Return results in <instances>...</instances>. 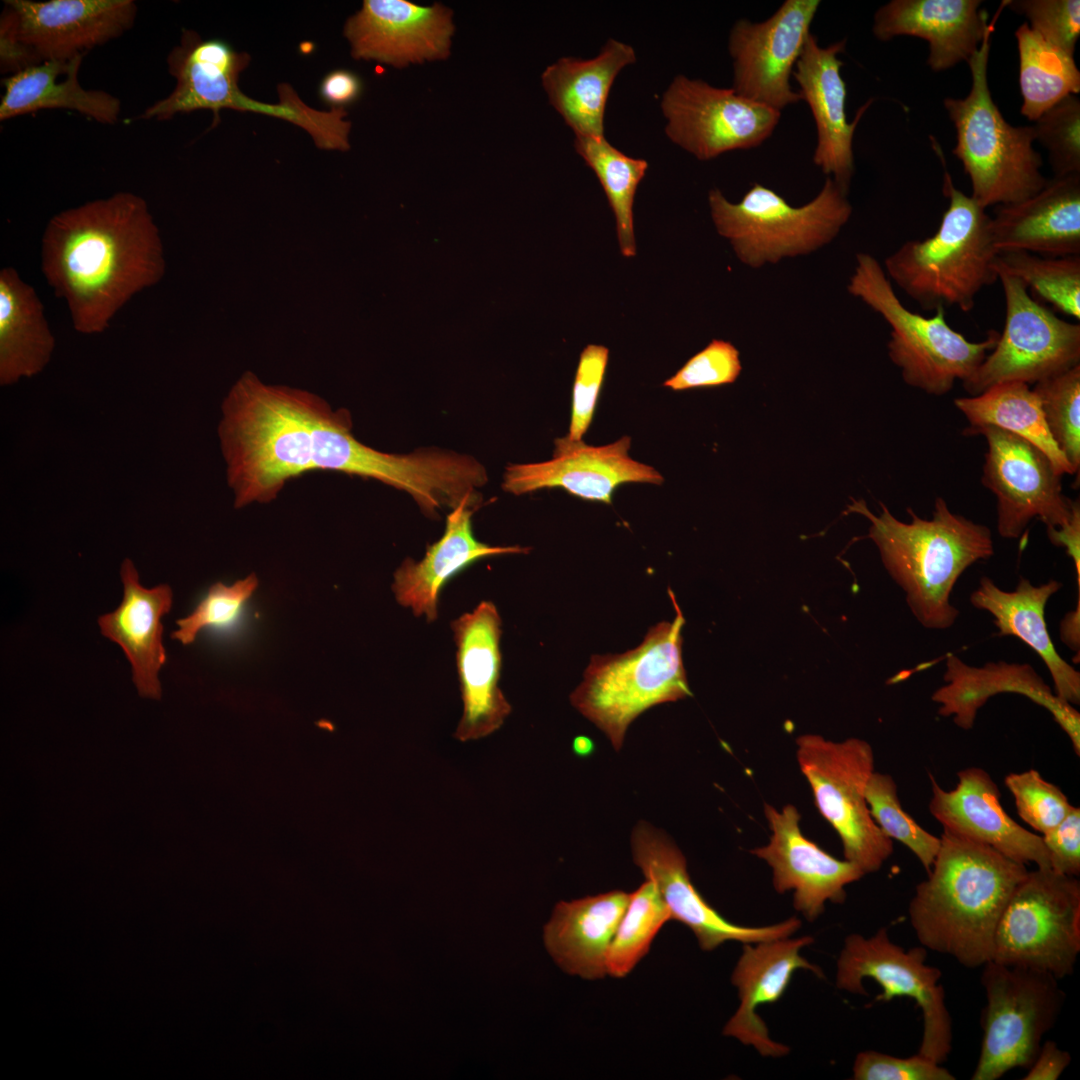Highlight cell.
Here are the masks:
<instances>
[{
	"label": "cell",
	"mask_w": 1080,
	"mask_h": 1080,
	"mask_svg": "<svg viewBox=\"0 0 1080 1080\" xmlns=\"http://www.w3.org/2000/svg\"><path fill=\"white\" fill-rule=\"evenodd\" d=\"M219 435L237 508L274 500L291 480L311 472L374 479L407 492L425 514L454 489L449 452L385 453L352 433L350 413L319 396L266 385L246 372L223 403Z\"/></svg>",
	"instance_id": "cell-1"
},
{
	"label": "cell",
	"mask_w": 1080,
	"mask_h": 1080,
	"mask_svg": "<svg viewBox=\"0 0 1080 1080\" xmlns=\"http://www.w3.org/2000/svg\"><path fill=\"white\" fill-rule=\"evenodd\" d=\"M41 269L66 301L74 329L102 333L134 295L165 275L147 202L121 191L53 215L42 236Z\"/></svg>",
	"instance_id": "cell-2"
},
{
	"label": "cell",
	"mask_w": 1080,
	"mask_h": 1080,
	"mask_svg": "<svg viewBox=\"0 0 1080 1080\" xmlns=\"http://www.w3.org/2000/svg\"><path fill=\"white\" fill-rule=\"evenodd\" d=\"M1028 871L990 846L943 830L908 907L918 941L966 968L982 967L992 960L999 919Z\"/></svg>",
	"instance_id": "cell-3"
},
{
	"label": "cell",
	"mask_w": 1080,
	"mask_h": 1080,
	"mask_svg": "<svg viewBox=\"0 0 1080 1080\" xmlns=\"http://www.w3.org/2000/svg\"><path fill=\"white\" fill-rule=\"evenodd\" d=\"M880 506V515L862 500L853 501L849 510L870 521L868 536L904 591L916 620L927 629L950 628L959 616L950 602L952 590L968 567L994 554L991 530L953 513L941 497L936 498L930 519L908 508L909 523L896 519L883 503Z\"/></svg>",
	"instance_id": "cell-4"
},
{
	"label": "cell",
	"mask_w": 1080,
	"mask_h": 1080,
	"mask_svg": "<svg viewBox=\"0 0 1080 1080\" xmlns=\"http://www.w3.org/2000/svg\"><path fill=\"white\" fill-rule=\"evenodd\" d=\"M947 210L932 236L905 242L884 262L888 276L924 310L974 308L977 294L998 280L991 217L944 173Z\"/></svg>",
	"instance_id": "cell-5"
},
{
	"label": "cell",
	"mask_w": 1080,
	"mask_h": 1080,
	"mask_svg": "<svg viewBox=\"0 0 1080 1080\" xmlns=\"http://www.w3.org/2000/svg\"><path fill=\"white\" fill-rule=\"evenodd\" d=\"M673 621L652 626L642 643L616 655H593L572 706L594 723L619 750L629 725L647 709L691 695L682 657L683 613L673 591Z\"/></svg>",
	"instance_id": "cell-6"
},
{
	"label": "cell",
	"mask_w": 1080,
	"mask_h": 1080,
	"mask_svg": "<svg viewBox=\"0 0 1080 1080\" xmlns=\"http://www.w3.org/2000/svg\"><path fill=\"white\" fill-rule=\"evenodd\" d=\"M992 31L967 61L968 95L944 100L956 129L953 154L970 178L971 197L985 209L1021 201L1047 181L1040 171L1041 155L1033 148V126H1012L992 99L987 74Z\"/></svg>",
	"instance_id": "cell-7"
},
{
	"label": "cell",
	"mask_w": 1080,
	"mask_h": 1080,
	"mask_svg": "<svg viewBox=\"0 0 1080 1080\" xmlns=\"http://www.w3.org/2000/svg\"><path fill=\"white\" fill-rule=\"evenodd\" d=\"M847 289L889 324L891 361L901 369L906 384L928 394L944 395L957 380H967L998 341L1000 333L994 330L982 341H969L950 327L943 308L930 317L907 309L880 263L868 253L856 255Z\"/></svg>",
	"instance_id": "cell-8"
},
{
	"label": "cell",
	"mask_w": 1080,
	"mask_h": 1080,
	"mask_svg": "<svg viewBox=\"0 0 1080 1080\" xmlns=\"http://www.w3.org/2000/svg\"><path fill=\"white\" fill-rule=\"evenodd\" d=\"M708 201L717 232L742 263L755 269L815 252L835 239L852 214L847 194L830 177L800 207L758 183L738 203L717 188L709 191Z\"/></svg>",
	"instance_id": "cell-9"
},
{
	"label": "cell",
	"mask_w": 1080,
	"mask_h": 1080,
	"mask_svg": "<svg viewBox=\"0 0 1080 1080\" xmlns=\"http://www.w3.org/2000/svg\"><path fill=\"white\" fill-rule=\"evenodd\" d=\"M1080 952V882L1051 868H1036L1011 895L996 928L992 960L1073 974Z\"/></svg>",
	"instance_id": "cell-10"
},
{
	"label": "cell",
	"mask_w": 1080,
	"mask_h": 1080,
	"mask_svg": "<svg viewBox=\"0 0 1080 1080\" xmlns=\"http://www.w3.org/2000/svg\"><path fill=\"white\" fill-rule=\"evenodd\" d=\"M982 967L983 1038L971 1079L997 1080L1010 1070L1031 1066L1061 1014L1065 993L1059 979L1047 972L993 960Z\"/></svg>",
	"instance_id": "cell-11"
},
{
	"label": "cell",
	"mask_w": 1080,
	"mask_h": 1080,
	"mask_svg": "<svg viewBox=\"0 0 1080 1080\" xmlns=\"http://www.w3.org/2000/svg\"><path fill=\"white\" fill-rule=\"evenodd\" d=\"M797 760L821 815L838 833L845 859L865 874L875 872L893 853V842L873 820L866 787L874 754L864 740L832 742L818 735L796 740Z\"/></svg>",
	"instance_id": "cell-12"
},
{
	"label": "cell",
	"mask_w": 1080,
	"mask_h": 1080,
	"mask_svg": "<svg viewBox=\"0 0 1080 1080\" xmlns=\"http://www.w3.org/2000/svg\"><path fill=\"white\" fill-rule=\"evenodd\" d=\"M922 945L905 950L893 943L885 927L871 937L853 933L846 937L837 961L836 985L850 993L867 995L865 978L882 988L875 1002L896 997L913 999L922 1013L920 1055L942 1064L952 1050V1018L940 980L942 972L928 965Z\"/></svg>",
	"instance_id": "cell-13"
},
{
	"label": "cell",
	"mask_w": 1080,
	"mask_h": 1080,
	"mask_svg": "<svg viewBox=\"0 0 1080 1080\" xmlns=\"http://www.w3.org/2000/svg\"><path fill=\"white\" fill-rule=\"evenodd\" d=\"M1006 305L998 341L963 383L972 396L1004 382L1037 383L1080 364V325L1056 316L1018 278L996 269Z\"/></svg>",
	"instance_id": "cell-14"
},
{
	"label": "cell",
	"mask_w": 1080,
	"mask_h": 1080,
	"mask_svg": "<svg viewBox=\"0 0 1080 1080\" xmlns=\"http://www.w3.org/2000/svg\"><path fill=\"white\" fill-rule=\"evenodd\" d=\"M964 434H981L986 439L982 483L996 497L997 530L1002 538H1019L1034 518L1047 529L1069 522L1079 501L1063 494L1062 475L1040 449L992 425L969 426Z\"/></svg>",
	"instance_id": "cell-15"
},
{
	"label": "cell",
	"mask_w": 1080,
	"mask_h": 1080,
	"mask_svg": "<svg viewBox=\"0 0 1080 1080\" xmlns=\"http://www.w3.org/2000/svg\"><path fill=\"white\" fill-rule=\"evenodd\" d=\"M661 109L669 139L699 160L760 146L774 132L781 112L749 100L732 88L677 75L663 93Z\"/></svg>",
	"instance_id": "cell-16"
},
{
	"label": "cell",
	"mask_w": 1080,
	"mask_h": 1080,
	"mask_svg": "<svg viewBox=\"0 0 1080 1080\" xmlns=\"http://www.w3.org/2000/svg\"><path fill=\"white\" fill-rule=\"evenodd\" d=\"M820 3L786 0L762 22L740 19L734 23L728 50L736 93L780 112L801 100L790 77Z\"/></svg>",
	"instance_id": "cell-17"
},
{
	"label": "cell",
	"mask_w": 1080,
	"mask_h": 1080,
	"mask_svg": "<svg viewBox=\"0 0 1080 1080\" xmlns=\"http://www.w3.org/2000/svg\"><path fill=\"white\" fill-rule=\"evenodd\" d=\"M631 850L634 863L656 886L671 919L688 927L704 951H712L727 941L744 944L790 937L801 927L796 917L755 927L726 920L693 886L686 859L676 844L644 821L633 828Z\"/></svg>",
	"instance_id": "cell-18"
},
{
	"label": "cell",
	"mask_w": 1080,
	"mask_h": 1080,
	"mask_svg": "<svg viewBox=\"0 0 1080 1080\" xmlns=\"http://www.w3.org/2000/svg\"><path fill=\"white\" fill-rule=\"evenodd\" d=\"M167 63L176 86L168 96L147 107L140 119L164 121L178 113L210 110L214 126L223 109L275 118L281 114L280 104L254 100L241 91L239 75L249 65L250 56L246 52H237L223 39H202L197 32L184 29L180 43L169 53Z\"/></svg>",
	"instance_id": "cell-19"
},
{
	"label": "cell",
	"mask_w": 1080,
	"mask_h": 1080,
	"mask_svg": "<svg viewBox=\"0 0 1080 1080\" xmlns=\"http://www.w3.org/2000/svg\"><path fill=\"white\" fill-rule=\"evenodd\" d=\"M550 460L510 464L502 488L523 495L545 488H562L578 498L611 504L614 491L624 483L661 485L664 477L652 466L629 456L631 438L589 446L566 437L555 440Z\"/></svg>",
	"instance_id": "cell-20"
},
{
	"label": "cell",
	"mask_w": 1080,
	"mask_h": 1080,
	"mask_svg": "<svg viewBox=\"0 0 1080 1080\" xmlns=\"http://www.w3.org/2000/svg\"><path fill=\"white\" fill-rule=\"evenodd\" d=\"M453 33L450 9L406 0H365L344 26L354 58L397 68L447 58Z\"/></svg>",
	"instance_id": "cell-21"
},
{
	"label": "cell",
	"mask_w": 1080,
	"mask_h": 1080,
	"mask_svg": "<svg viewBox=\"0 0 1080 1080\" xmlns=\"http://www.w3.org/2000/svg\"><path fill=\"white\" fill-rule=\"evenodd\" d=\"M764 810L772 835L766 846L752 853L772 868L775 890L792 891L794 908L808 921H814L823 913L827 901L842 903L845 886L862 878L865 872L807 839L799 828L800 814L793 805L778 811L766 804Z\"/></svg>",
	"instance_id": "cell-22"
},
{
	"label": "cell",
	"mask_w": 1080,
	"mask_h": 1080,
	"mask_svg": "<svg viewBox=\"0 0 1080 1080\" xmlns=\"http://www.w3.org/2000/svg\"><path fill=\"white\" fill-rule=\"evenodd\" d=\"M957 777L956 787L947 791L929 773V811L943 830L990 846L1018 863L1050 868L1042 836L1020 826L1006 813L1000 803L999 787L987 771L969 767L957 772Z\"/></svg>",
	"instance_id": "cell-23"
},
{
	"label": "cell",
	"mask_w": 1080,
	"mask_h": 1080,
	"mask_svg": "<svg viewBox=\"0 0 1080 1080\" xmlns=\"http://www.w3.org/2000/svg\"><path fill=\"white\" fill-rule=\"evenodd\" d=\"M845 43L844 39L821 47L817 37L810 33L793 76L799 85L801 100L808 104L816 126L813 162L848 194L854 174V132L872 100L861 106L853 121L848 122L847 89L840 73L843 62L838 57Z\"/></svg>",
	"instance_id": "cell-24"
},
{
	"label": "cell",
	"mask_w": 1080,
	"mask_h": 1080,
	"mask_svg": "<svg viewBox=\"0 0 1080 1080\" xmlns=\"http://www.w3.org/2000/svg\"><path fill=\"white\" fill-rule=\"evenodd\" d=\"M943 679L945 684L933 692L931 700L939 705L938 715L952 717L959 728L972 729L978 711L992 696L1019 694L1045 708L1080 755L1079 712L1060 699L1030 664L998 661L976 667L949 653Z\"/></svg>",
	"instance_id": "cell-25"
},
{
	"label": "cell",
	"mask_w": 1080,
	"mask_h": 1080,
	"mask_svg": "<svg viewBox=\"0 0 1080 1080\" xmlns=\"http://www.w3.org/2000/svg\"><path fill=\"white\" fill-rule=\"evenodd\" d=\"M17 14L20 35L43 61H67L133 26L132 0H6Z\"/></svg>",
	"instance_id": "cell-26"
},
{
	"label": "cell",
	"mask_w": 1080,
	"mask_h": 1080,
	"mask_svg": "<svg viewBox=\"0 0 1080 1080\" xmlns=\"http://www.w3.org/2000/svg\"><path fill=\"white\" fill-rule=\"evenodd\" d=\"M501 618L491 601L451 623L457 647L456 662L463 713L455 738L466 742L490 735L501 727L511 705L499 688Z\"/></svg>",
	"instance_id": "cell-27"
},
{
	"label": "cell",
	"mask_w": 1080,
	"mask_h": 1080,
	"mask_svg": "<svg viewBox=\"0 0 1080 1080\" xmlns=\"http://www.w3.org/2000/svg\"><path fill=\"white\" fill-rule=\"evenodd\" d=\"M813 941L811 936H790L743 944L742 954L731 975L740 1005L724 1026V1036L754 1047L762 1056L776 1058L789 1053L787 1045L770 1037L766 1024L757 1014V1008L778 1002L798 969L809 970L823 977L822 970L800 954Z\"/></svg>",
	"instance_id": "cell-28"
},
{
	"label": "cell",
	"mask_w": 1080,
	"mask_h": 1080,
	"mask_svg": "<svg viewBox=\"0 0 1080 1080\" xmlns=\"http://www.w3.org/2000/svg\"><path fill=\"white\" fill-rule=\"evenodd\" d=\"M991 233L998 252L1080 256V174L1053 177L1033 195L998 205Z\"/></svg>",
	"instance_id": "cell-29"
},
{
	"label": "cell",
	"mask_w": 1080,
	"mask_h": 1080,
	"mask_svg": "<svg viewBox=\"0 0 1080 1080\" xmlns=\"http://www.w3.org/2000/svg\"><path fill=\"white\" fill-rule=\"evenodd\" d=\"M979 0H892L874 15L872 31L882 41L914 36L929 44L927 63L943 71L968 61L993 29Z\"/></svg>",
	"instance_id": "cell-30"
},
{
	"label": "cell",
	"mask_w": 1080,
	"mask_h": 1080,
	"mask_svg": "<svg viewBox=\"0 0 1080 1080\" xmlns=\"http://www.w3.org/2000/svg\"><path fill=\"white\" fill-rule=\"evenodd\" d=\"M479 503L466 500L452 509L442 537L429 545L420 561L405 559L394 573L392 590L397 602L428 622L438 616V599L447 581L473 562L496 555L527 553L528 548L492 546L478 541L472 515Z\"/></svg>",
	"instance_id": "cell-31"
},
{
	"label": "cell",
	"mask_w": 1080,
	"mask_h": 1080,
	"mask_svg": "<svg viewBox=\"0 0 1080 1080\" xmlns=\"http://www.w3.org/2000/svg\"><path fill=\"white\" fill-rule=\"evenodd\" d=\"M121 579L122 602L113 612L100 616L98 625L101 634L117 643L128 658L139 694L159 699L158 673L166 662L161 619L171 610L173 592L167 584L143 587L128 559L122 564Z\"/></svg>",
	"instance_id": "cell-32"
},
{
	"label": "cell",
	"mask_w": 1080,
	"mask_h": 1080,
	"mask_svg": "<svg viewBox=\"0 0 1080 1080\" xmlns=\"http://www.w3.org/2000/svg\"><path fill=\"white\" fill-rule=\"evenodd\" d=\"M1061 587L1056 580L1034 585L1019 577L1016 588L1005 591L983 576L969 600L992 615L999 635L1017 637L1037 653L1051 675L1054 693L1073 706L1080 704V673L1056 651L1045 620L1046 604Z\"/></svg>",
	"instance_id": "cell-33"
},
{
	"label": "cell",
	"mask_w": 1080,
	"mask_h": 1080,
	"mask_svg": "<svg viewBox=\"0 0 1080 1080\" xmlns=\"http://www.w3.org/2000/svg\"><path fill=\"white\" fill-rule=\"evenodd\" d=\"M630 893L613 890L561 901L543 929L544 944L566 973L586 980L607 975V954Z\"/></svg>",
	"instance_id": "cell-34"
},
{
	"label": "cell",
	"mask_w": 1080,
	"mask_h": 1080,
	"mask_svg": "<svg viewBox=\"0 0 1080 1080\" xmlns=\"http://www.w3.org/2000/svg\"><path fill=\"white\" fill-rule=\"evenodd\" d=\"M632 46L609 39L590 59L563 57L548 66L542 84L552 106L575 136L604 137V112L618 73L635 62Z\"/></svg>",
	"instance_id": "cell-35"
},
{
	"label": "cell",
	"mask_w": 1080,
	"mask_h": 1080,
	"mask_svg": "<svg viewBox=\"0 0 1080 1080\" xmlns=\"http://www.w3.org/2000/svg\"><path fill=\"white\" fill-rule=\"evenodd\" d=\"M83 56L43 61L5 77L0 120L44 109H68L102 124H115L121 111L120 100L106 91L81 86L78 73Z\"/></svg>",
	"instance_id": "cell-36"
},
{
	"label": "cell",
	"mask_w": 1080,
	"mask_h": 1080,
	"mask_svg": "<svg viewBox=\"0 0 1080 1080\" xmlns=\"http://www.w3.org/2000/svg\"><path fill=\"white\" fill-rule=\"evenodd\" d=\"M55 338L32 286L12 267L0 271V382L15 383L48 363Z\"/></svg>",
	"instance_id": "cell-37"
},
{
	"label": "cell",
	"mask_w": 1080,
	"mask_h": 1080,
	"mask_svg": "<svg viewBox=\"0 0 1080 1080\" xmlns=\"http://www.w3.org/2000/svg\"><path fill=\"white\" fill-rule=\"evenodd\" d=\"M970 426L992 425L1011 432L1040 449L1057 473L1074 474L1047 427L1035 392L1022 382L996 384L982 393L954 400Z\"/></svg>",
	"instance_id": "cell-38"
},
{
	"label": "cell",
	"mask_w": 1080,
	"mask_h": 1080,
	"mask_svg": "<svg viewBox=\"0 0 1080 1080\" xmlns=\"http://www.w3.org/2000/svg\"><path fill=\"white\" fill-rule=\"evenodd\" d=\"M1019 53L1021 114L1031 121L1080 91L1074 56L1051 44L1023 23L1015 32Z\"/></svg>",
	"instance_id": "cell-39"
},
{
	"label": "cell",
	"mask_w": 1080,
	"mask_h": 1080,
	"mask_svg": "<svg viewBox=\"0 0 1080 1080\" xmlns=\"http://www.w3.org/2000/svg\"><path fill=\"white\" fill-rule=\"evenodd\" d=\"M574 147L603 187L615 216L622 255L635 256L633 204L637 187L648 168L647 161L624 154L605 137L575 136Z\"/></svg>",
	"instance_id": "cell-40"
},
{
	"label": "cell",
	"mask_w": 1080,
	"mask_h": 1080,
	"mask_svg": "<svg viewBox=\"0 0 1080 1080\" xmlns=\"http://www.w3.org/2000/svg\"><path fill=\"white\" fill-rule=\"evenodd\" d=\"M996 269L1021 280L1038 298L1080 319V256L1047 257L1025 251L999 252Z\"/></svg>",
	"instance_id": "cell-41"
},
{
	"label": "cell",
	"mask_w": 1080,
	"mask_h": 1080,
	"mask_svg": "<svg viewBox=\"0 0 1080 1080\" xmlns=\"http://www.w3.org/2000/svg\"><path fill=\"white\" fill-rule=\"evenodd\" d=\"M671 914L654 883L646 881L633 893L610 944L606 970L615 978L626 977L647 955Z\"/></svg>",
	"instance_id": "cell-42"
},
{
	"label": "cell",
	"mask_w": 1080,
	"mask_h": 1080,
	"mask_svg": "<svg viewBox=\"0 0 1080 1080\" xmlns=\"http://www.w3.org/2000/svg\"><path fill=\"white\" fill-rule=\"evenodd\" d=\"M1049 432L1074 474L1080 468V364L1035 383Z\"/></svg>",
	"instance_id": "cell-43"
},
{
	"label": "cell",
	"mask_w": 1080,
	"mask_h": 1080,
	"mask_svg": "<svg viewBox=\"0 0 1080 1080\" xmlns=\"http://www.w3.org/2000/svg\"><path fill=\"white\" fill-rule=\"evenodd\" d=\"M865 795L870 814L882 832L904 844L928 873L939 850L940 837L923 829L902 808L893 778L874 771Z\"/></svg>",
	"instance_id": "cell-44"
},
{
	"label": "cell",
	"mask_w": 1080,
	"mask_h": 1080,
	"mask_svg": "<svg viewBox=\"0 0 1080 1080\" xmlns=\"http://www.w3.org/2000/svg\"><path fill=\"white\" fill-rule=\"evenodd\" d=\"M1032 125L1035 141L1048 152L1054 177L1080 174V101L1069 95Z\"/></svg>",
	"instance_id": "cell-45"
},
{
	"label": "cell",
	"mask_w": 1080,
	"mask_h": 1080,
	"mask_svg": "<svg viewBox=\"0 0 1080 1080\" xmlns=\"http://www.w3.org/2000/svg\"><path fill=\"white\" fill-rule=\"evenodd\" d=\"M258 586L255 574L227 586L218 582L210 586L206 595L188 616L177 620L178 629L171 637L183 645L191 644L203 629H224L234 624L244 606Z\"/></svg>",
	"instance_id": "cell-46"
},
{
	"label": "cell",
	"mask_w": 1080,
	"mask_h": 1080,
	"mask_svg": "<svg viewBox=\"0 0 1080 1080\" xmlns=\"http://www.w3.org/2000/svg\"><path fill=\"white\" fill-rule=\"evenodd\" d=\"M1004 783L1014 797L1020 818L1042 835L1075 807L1058 786L1046 781L1037 770L1010 773Z\"/></svg>",
	"instance_id": "cell-47"
},
{
	"label": "cell",
	"mask_w": 1080,
	"mask_h": 1080,
	"mask_svg": "<svg viewBox=\"0 0 1080 1080\" xmlns=\"http://www.w3.org/2000/svg\"><path fill=\"white\" fill-rule=\"evenodd\" d=\"M741 370L738 349L729 341L713 339L664 381L663 386L685 391L727 385L736 381Z\"/></svg>",
	"instance_id": "cell-48"
},
{
	"label": "cell",
	"mask_w": 1080,
	"mask_h": 1080,
	"mask_svg": "<svg viewBox=\"0 0 1080 1080\" xmlns=\"http://www.w3.org/2000/svg\"><path fill=\"white\" fill-rule=\"evenodd\" d=\"M1005 4L1023 15L1045 40L1074 56L1080 36L1079 0H1016Z\"/></svg>",
	"instance_id": "cell-49"
},
{
	"label": "cell",
	"mask_w": 1080,
	"mask_h": 1080,
	"mask_svg": "<svg viewBox=\"0 0 1080 1080\" xmlns=\"http://www.w3.org/2000/svg\"><path fill=\"white\" fill-rule=\"evenodd\" d=\"M609 360L604 345L588 344L581 352L572 389L570 441H582L592 423Z\"/></svg>",
	"instance_id": "cell-50"
},
{
	"label": "cell",
	"mask_w": 1080,
	"mask_h": 1080,
	"mask_svg": "<svg viewBox=\"0 0 1080 1080\" xmlns=\"http://www.w3.org/2000/svg\"><path fill=\"white\" fill-rule=\"evenodd\" d=\"M855 1080H955L940 1063L919 1053L902 1058L878 1051L857 1054L853 1065Z\"/></svg>",
	"instance_id": "cell-51"
},
{
	"label": "cell",
	"mask_w": 1080,
	"mask_h": 1080,
	"mask_svg": "<svg viewBox=\"0 0 1080 1080\" xmlns=\"http://www.w3.org/2000/svg\"><path fill=\"white\" fill-rule=\"evenodd\" d=\"M1050 868L1066 876L1080 875V809L1073 810L1053 829L1041 835Z\"/></svg>",
	"instance_id": "cell-52"
},
{
	"label": "cell",
	"mask_w": 1080,
	"mask_h": 1080,
	"mask_svg": "<svg viewBox=\"0 0 1080 1080\" xmlns=\"http://www.w3.org/2000/svg\"><path fill=\"white\" fill-rule=\"evenodd\" d=\"M42 61L21 38L16 12L7 4L0 18V67L15 74Z\"/></svg>",
	"instance_id": "cell-53"
},
{
	"label": "cell",
	"mask_w": 1080,
	"mask_h": 1080,
	"mask_svg": "<svg viewBox=\"0 0 1080 1080\" xmlns=\"http://www.w3.org/2000/svg\"><path fill=\"white\" fill-rule=\"evenodd\" d=\"M360 77L348 69H335L320 82L319 95L332 108H344L357 101L362 93Z\"/></svg>",
	"instance_id": "cell-54"
},
{
	"label": "cell",
	"mask_w": 1080,
	"mask_h": 1080,
	"mask_svg": "<svg viewBox=\"0 0 1080 1080\" xmlns=\"http://www.w3.org/2000/svg\"><path fill=\"white\" fill-rule=\"evenodd\" d=\"M1071 1062L1068 1051L1061 1049L1055 1041H1043L1033 1063L1027 1069L1023 1080H1056Z\"/></svg>",
	"instance_id": "cell-55"
},
{
	"label": "cell",
	"mask_w": 1080,
	"mask_h": 1080,
	"mask_svg": "<svg viewBox=\"0 0 1080 1080\" xmlns=\"http://www.w3.org/2000/svg\"><path fill=\"white\" fill-rule=\"evenodd\" d=\"M1047 534L1053 545L1065 547L1067 554L1072 558L1077 573L1078 595H1080V506L1075 508L1069 522L1057 529H1047Z\"/></svg>",
	"instance_id": "cell-56"
},
{
	"label": "cell",
	"mask_w": 1080,
	"mask_h": 1080,
	"mask_svg": "<svg viewBox=\"0 0 1080 1080\" xmlns=\"http://www.w3.org/2000/svg\"><path fill=\"white\" fill-rule=\"evenodd\" d=\"M1080 598L1077 600L1076 609L1068 612L1060 623L1061 640L1079 656L1080 647Z\"/></svg>",
	"instance_id": "cell-57"
},
{
	"label": "cell",
	"mask_w": 1080,
	"mask_h": 1080,
	"mask_svg": "<svg viewBox=\"0 0 1080 1080\" xmlns=\"http://www.w3.org/2000/svg\"><path fill=\"white\" fill-rule=\"evenodd\" d=\"M592 742L589 738L584 736L575 737L573 741V750L578 755H585L592 750Z\"/></svg>",
	"instance_id": "cell-58"
}]
</instances>
